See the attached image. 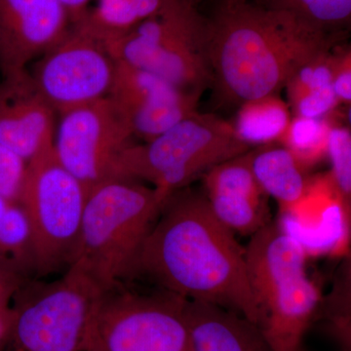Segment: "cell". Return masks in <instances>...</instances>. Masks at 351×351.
I'll return each instance as SVG.
<instances>
[{"mask_svg": "<svg viewBox=\"0 0 351 351\" xmlns=\"http://www.w3.org/2000/svg\"><path fill=\"white\" fill-rule=\"evenodd\" d=\"M98 290L68 269L57 280L32 278L14 300L15 320L2 351H82Z\"/></svg>", "mask_w": 351, "mask_h": 351, "instance_id": "obj_8", "label": "cell"}, {"mask_svg": "<svg viewBox=\"0 0 351 351\" xmlns=\"http://www.w3.org/2000/svg\"><path fill=\"white\" fill-rule=\"evenodd\" d=\"M136 278L189 301L223 307L258 326L245 249L212 213L204 193L182 189L167 198L127 282Z\"/></svg>", "mask_w": 351, "mask_h": 351, "instance_id": "obj_1", "label": "cell"}, {"mask_svg": "<svg viewBox=\"0 0 351 351\" xmlns=\"http://www.w3.org/2000/svg\"><path fill=\"white\" fill-rule=\"evenodd\" d=\"M31 279L15 270L0 267V309L12 306L21 289Z\"/></svg>", "mask_w": 351, "mask_h": 351, "instance_id": "obj_29", "label": "cell"}, {"mask_svg": "<svg viewBox=\"0 0 351 351\" xmlns=\"http://www.w3.org/2000/svg\"><path fill=\"white\" fill-rule=\"evenodd\" d=\"M15 320V308L14 306L0 309V351L8 341Z\"/></svg>", "mask_w": 351, "mask_h": 351, "instance_id": "obj_30", "label": "cell"}, {"mask_svg": "<svg viewBox=\"0 0 351 351\" xmlns=\"http://www.w3.org/2000/svg\"><path fill=\"white\" fill-rule=\"evenodd\" d=\"M332 88L339 101H351V55L350 47H339L338 60L335 68Z\"/></svg>", "mask_w": 351, "mask_h": 351, "instance_id": "obj_28", "label": "cell"}, {"mask_svg": "<svg viewBox=\"0 0 351 351\" xmlns=\"http://www.w3.org/2000/svg\"><path fill=\"white\" fill-rule=\"evenodd\" d=\"M189 1H191V3L193 4V5H195L196 7H197V8L199 9V10H200L201 3H202V2H204L205 0H189ZM211 1H212V0H211Z\"/></svg>", "mask_w": 351, "mask_h": 351, "instance_id": "obj_32", "label": "cell"}, {"mask_svg": "<svg viewBox=\"0 0 351 351\" xmlns=\"http://www.w3.org/2000/svg\"><path fill=\"white\" fill-rule=\"evenodd\" d=\"M108 98L145 142L196 112L199 93L182 91L154 73L117 61Z\"/></svg>", "mask_w": 351, "mask_h": 351, "instance_id": "obj_11", "label": "cell"}, {"mask_svg": "<svg viewBox=\"0 0 351 351\" xmlns=\"http://www.w3.org/2000/svg\"><path fill=\"white\" fill-rule=\"evenodd\" d=\"M205 196L214 216L234 234L252 237L271 221L267 195L211 193Z\"/></svg>", "mask_w": 351, "mask_h": 351, "instance_id": "obj_23", "label": "cell"}, {"mask_svg": "<svg viewBox=\"0 0 351 351\" xmlns=\"http://www.w3.org/2000/svg\"><path fill=\"white\" fill-rule=\"evenodd\" d=\"M167 0H99L78 19L106 44L151 17ZM77 19V20H78Z\"/></svg>", "mask_w": 351, "mask_h": 351, "instance_id": "obj_21", "label": "cell"}, {"mask_svg": "<svg viewBox=\"0 0 351 351\" xmlns=\"http://www.w3.org/2000/svg\"><path fill=\"white\" fill-rule=\"evenodd\" d=\"M62 5L68 10L71 21L77 20L88 10V4L91 0H59Z\"/></svg>", "mask_w": 351, "mask_h": 351, "instance_id": "obj_31", "label": "cell"}, {"mask_svg": "<svg viewBox=\"0 0 351 351\" xmlns=\"http://www.w3.org/2000/svg\"><path fill=\"white\" fill-rule=\"evenodd\" d=\"M107 46L117 61L145 69L182 91L201 94L213 82L204 14L189 0H167Z\"/></svg>", "mask_w": 351, "mask_h": 351, "instance_id": "obj_6", "label": "cell"}, {"mask_svg": "<svg viewBox=\"0 0 351 351\" xmlns=\"http://www.w3.org/2000/svg\"><path fill=\"white\" fill-rule=\"evenodd\" d=\"M56 110L39 92L29 71L2 76L0 144L29 163L54 143Z\"/></svg>", "mask_w": 351, "mask_h": 351, "instance_id": "obj_14", "label": "cell"}, {"mask_svg": "<svg viewBox=\"0 0 351 351\" xmlns=\"http://www.w3.org/2000/svg\"><path fill=\"white\" fill-rule=\"evenodd\" d=\"M133 132L108 97L59 113L53 151L87 193L101 182L117 179L122 152L135 144Z\"/></svg>", "mask_w": 351, "mask_h": 351, "instance_id": "obj_10", "label": "cell"}, {"mask_svg": "<svg viewBox=\"0 0 351 351\" xmlns=\"http://www.w3.org/2000/svg\"><path fill=\"white\" fill-rule=\"evenodd\" d=\"M87 191L52 149L27 163L19 200L31 226L36 277L68 269L75 254Z\"/></svg>", "mask_w": 351, "mask_h": 351, "instance_id": "obj_7", "label": "cell"}, {"mask_svg": "<svg viewBox=\"0 0 351 351\" xmlns=\"http://www.w3.org/2000/svg\"><path fill=\"white\" fill-rule=\"evenodd\" d=\"M244 249L247 276L261 319L263 306L277 289L306 272L307 256L274 221L254 233Z\"/></svg>", "mask_w": 351, "mask_h": 351, "instance_id": "obj_15", "label": "cell"}, {"mask_svg": "<svg viewBox=\"0 0 351 351\" xmlns=\"http://www.w3.org/2000/svg\"><path fill=\"white\" fill-rule=\"evenodd\" d=\"M168 197L138 181L112 179L87 193L71 265L100 292L130 279L147 234Z\"/></svg>", "mask_w": 351, "mask_h": 351, "instance_id": "obj_3", "label": "cell"}, {"mask_svg": "<svg viewBox=\"0 0 351 351\" xmlns=\"http://www.w3.org/2000/svg\"><path fill=\"white\" fill-rule=\"evenodd\" d=\"M193 351H274L257 325L223 307L188 302Z\"/></svg>", "mask_w": 351, "mask_h": 351, "instance_id": "obj_17", "label": "cell"}, {"mask_svg": "<svg viewBox=\"0 0 351 351\" xmlns=\"http://www.w3.org/2000/svg\"><path fill=\"white\" fill-rule=\"evenodd\" d=\"M276 223L301 245L307 258L348 253L350 204L339 193L330 173L309 179L301 199L280 210Z\"/></svg>", "mask_w": 351, "mask_h": 351, "instance_id": "obj_12", "label": "cell"}, {"mask_svg": "<svg viewBox=\"0 0 351 351\" xmlns=\"http://www.w3.org/2000/svg\"><path fill=\"white\" fill-rule=\"evenodd\" d=\"M255 1L258 2V3L267 4L271 1V0H255Z\"/></svg>", "mask_w": 351, "mask_h": 351, "instance_id": "obj_33", "label": "cell"}, {"mask_svg": "<svg viewBox=\"0 0 351 351\" xmlns=\"http://www.w3.org/2000/svg\"><path fill=\"white\" fill-rule=\"evenodd\" d=\"M327 157L331 162L332 181L343 199L350 204L351 136L345 127L332 125L328 138Z\"/></svg>", "mask_w": 351, "mask_h": 351, "instance_id": "obj_26", "label": "cell"}, {"mask_svg": "<svg viewBox=\"0 0 351 351\" xmlns=\"http://www.w3.org/2000/svg\"><path fill=\"white\" fill-rule=\"evenodd\" d=\"M115 66L107 44L75 20L66 36L40 57L31 75L59 114L107 98Z\"/></svg>", "mask_w": 351, "mask_h": 351, "instance_id": "obj_9", "label": "cell"}, {"mask_svg": "<svg viewBox=\"0 0 351 351\" xmlns=\"http://www.w3.org/2000/svg\"><path fill=\"white\" fill-rule=\"evenodd\" d=\"M250 164L258 186L277 201L280 210L292 206L306 193L309 179L304 168L283 145L250 152Z\"/></svg>", "mask_w": 351, "mask_h": 351, "instance_id": "obj_19", "label": "cell"}, {"mask_svg": "<svg viewBox=\"0 0 351 351\" xmlns=\"http://www.w3.org/2000/svg\"><path fill=\"white\" fill-rule=\"evenodd\" d=\"M0 267L36 278L31 226L18 201L0 195Z\"/></svg>", "mask_w": 351, "mask_h": 351, "instance_id": "obj_20", "label": "cell"}, {"mask_svg": "<svg viewBox=\"0 0 351 351\" xmlns=\"http://www.w3.org/2000/svg\"><path fill=\"white\" fill-rule=\"evenodd\" d=\"M339 45L304 64L286 83L289 103L295 117L322 119L339 103L334 88Z\"/></svg>", "mask_w": 351, "mask_h": 351, "instance_id": "obj_18", "label": "cell"}, {"mask_svg": "<svg viewBox=\"0 0 351 351\" xmlns=\"http://www.w3.org/2000/svg\"><path fill=\"white\" fill-rule=\"evenodd\" d=\"M188 302L162 289L117 284L95 298L82 351H193Z\"/></svg>", "mask_w": 351, "mask_h": 351, "instance_id": "obj_4", "label": "cell"}, {"mask_svg": "<svg viewBox=\"0 0 351 351\" xmlns=\"http://www.w3.org/2000/svg\"><path fill=\"white\" fill-rule=\"evenodd\" d=\"M265 5L290 11L329 34H346L350 25L351 0H271Z\"/></svg>", "mask_w": 351, "mask_h": 351, "instance_id": "obj_25", "label": "cell"}, {"mask_svg": "<svg viewBox=\"0 0 351 351\" xmlns=\"http://www.w3.org/2000/svg\"><path fill=\"white\" fill-rule=\"evenodd\" d=\"M291 119L287 105L276 95H270L241 104L232 125L240 140L250 147L280 141Z\"/></svg>", "mask_w": 351, "mask_h": 351, "instance_id": "obj_22", "label": "cell"}, {"mask_svg": "<svg viewBox=\"0 0 351 351\" xmlns=\"http://www.w3.org/2000/svg\"><path fill=\"white\" fill-rule=\"evenodd\" d=\"M249 147L232 124L196 110L157 137L122 152L117 178L143 180L169 197L214 166L246 154Z\"/></svg>", "mask_w": 351, "mask_h": 351, "instance_id": "obj_5", "label": "cell"}, {"mask_svg": "<svg viewBox=\"0 0 351 351\" xmlns=\"http://www.w3.org/2000/svg\"><path fill=\"white\" fill-rule=\"evenodd\" d=\"M71 15L59 0H0V73L27 71L66 36Z\"/></svg>", "mask_w": 351, "mask_h": 351, "instance_id": "obj_13", "label": "cell"}, {"mask_svg": "<svg viewBox=\"0 0 351 351\" xmlns=\"http://www.w3.org/2000/svg\"><path fill=\"white\" fill-rule=\"evenodd\" d=\"M27 167L22 157L0 144V195L10 200H19Z\"/></svg>", "mask_w": 351, "mask_h": 351, "instance_id": "obj_27", "label": "cell"}, {"mask_svg": "<svg viewBox=\"0 0 351 351\" xmlns=\"http://www.w3.org/2000/svg\"><path fill=\"white\" fill-rule=\"evenodd\" d=\"M320 304L319 288L306 272L277 289L263 306L258 324L272 350H301Z\"/></svg>", "mask_w": 351, "mask_h": 351, "instance_id": "obj_16", "label": "cell"}, {"mask_svg": "<svg viewBox=\"0 0 351 351\" xmlns=\"http://www.w3.org/2000/svg\"><path fill=\"white\" fill-rule=\"evenodd\" d=\"M205 15L208 63L213 82L243 104L276 95L298 69L338 45L297 15L255 0H212Z\"/></svg>", "mask_w": 351, "mask_h": 351, "instance_id": "obj_2", "label": "cell"}, {"mask_svg": "<svg viewBox=\"0 0 351 351\" xmlns=\"http://www.w3.org/2000/svg\"><path fill=\"white\" fill-rule=\"evenodd\" d=\"M332 124L325 119L295 117L279 142L306 169L327 156L328 138Z\"/></svg>", "mask_w": 351, "mask_h": 351, "instance_id": "obj_24", "label": "cell"}]
</instances>
